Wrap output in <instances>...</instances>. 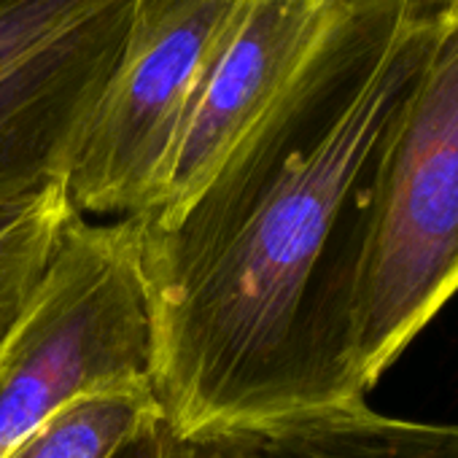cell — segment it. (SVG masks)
<instances>
[{"label":"cell","mask_w":458,"mask_h":458,"mask_svg":"<svg viewBox=\"0 0 458 458\" xmlns=\"http://www.w3.org/2000/svg\"><path fill=\"white\" fill-rule=\"evenodd\" d=\"M439 6L404 0L361 63L246 138L181 210L138 216L165 431L367 399L351 361L364 205Z\"/></svg>","instance_id":"6da1fadb"},{"label":"cell","mask_w":458,"mask_h":458,"mask_svg":"<svg viewBox=\"0 0 458 458\" xmlns=\"http://www.w3.org/2000/svg\"><path fill=\"white\" fill-rule=\"evenodd\" d=\"M351 302L367 394L458 292V0L434 30L377 148Z\"/></svg>","instance_id":"7a4b0ae2"},{"label":"cell","mask_w":458,"mask_h":458,"mask_svg":"<svg viewBox=\"0 0 458 458\" xmlns=\"http://www.w3.org/2000/svg\"><path fill=\"white\" fill-rule=\"evenodd\" d=\"M127 380H151L140 218L76 213L0 348V458L71 399Z\"/></svg>","instance_id":"3957f363"},{"label":"cell","mask_w":458,"mask_h":458,"mask_svg":"<svg viewBox=\"0 0 458 458\" xmlns=\"http://www.w3.org/2000/svg\"><path fill=\"white\" fill-rule=\"evenodd\" d=\"M238 6L241 0H135L119 60L65 178L81 216L151 210L194 92Z\"/></svg>","instance_id":"277c9868"},{"label":"cell","mask_w":458,"mask_h":458,"mask_svg":"<svg viewBox=\"0 0 458 458\" xmlns=\"http://www.w3.org/2000/svg\"><path fill=\"white\" fill-rule=\"evenodd\" d=\"M135 0H0V202L65 181Z\"/></svg>","instance_id":"5b68a950"},{"label":"cell","mask_w":458,"mask_h":458,"mask_svg":"<svg viewBox=\"0 0 458 458\" xmlns=\"http://www.w3.org/2000/svg\"><path fill=\"white\" fill-rule=\"evenodd\" d=\"M146 458H458V423L375 412L367 399L213 423L175 437L162 426Z\"/></svg>","instance_id":"8992f818"},{"label":"cell","mask_w":458,"mask_h":458,"mask_svg":"<svg viewBox=\"0 0 458 458\" xmlns=\"http://www.w3.org/2000/svg\"><path fill=\"white\" fill-rule=\"evenodd\" d=\"M162 426L151 380L92 388L52 412L4 458H119Z\"/></svg>","instance_id":"52a82bcc"},{"label":"cell","mask_w":458,"mask_h":458,"mask_svg":"<svg viewBox=\"0 0 458 458\" xmlns=\"http://www.w3.org/2000/svg\"><path fill=\"white\" fill-rule=\"evenodd\" d=\"M76 213L65 181L0 202V348L30 305Z\"/></svg>","instance_id":"ba28073f"}]
</instances>
